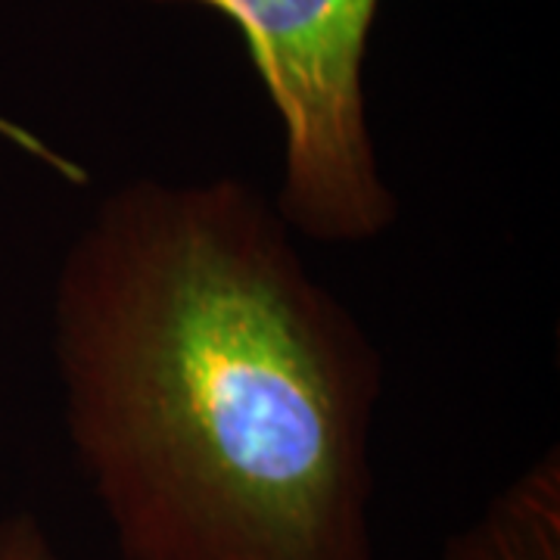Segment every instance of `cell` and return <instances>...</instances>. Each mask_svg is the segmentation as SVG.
Here are the masks:
<instances>
[{
	"instance_id": "1",
	"label": "cell",
	"mask_w": 560,
	"mask_h": 560,
	"mask_svg": "<svg viewBox=\"0 0 560 560\" xmlns=\"http://www.w3.org/2000/svg\"><path fill=\"white\" fill-rule=\"evenodd\" d=\"M54 359L121 560H381V349L256 184L109 190L62 256Z\"/></svg>"
},
{
	"instance_id": "2",
	"label": "cell",
	"mask_w": 560,
	"mask_h": 560,
	"mask_svg": "<svg viewBox=\"0 0 560 560\" xmlns=\"http://www.w3.org/2000/svg\"><path fill=\"white\" fill-rule=\"evenodd\" d=\"M194 3L237 25L283 128L271 197L287 228L324 246L377 241L399 219L364 101L381 0H143Z\"/></svg>"
},
{
	"instance_id": "3",
	"label": "cell",
	"mask_w": 560,
	"mask_h": 560,
	"mask_svg": "<svg viewBox=\"0 0 560 560\" xmlns=\"http://www.w3.org/2000/svg\"><path fill=\"white\" fill-rule=\"evenodd\" d=\"M440 560H560V452L521 470L442 545Z\"/></svg>"
},
{
	"instance_id": "4",
	"label": "cell",
	"mask_w": 560,
	"mask_h": 560,
	"mask_svg": "<svg viewBox=\"0 0 560 560\" xmlns=\"http://www.w3.org/2000/svg\"><path fill=\"white\" fill-rule=\"evenodd\" d=\"M0 560H66L35 514L0 521Z\"/></svg>"
}]
</instances>
